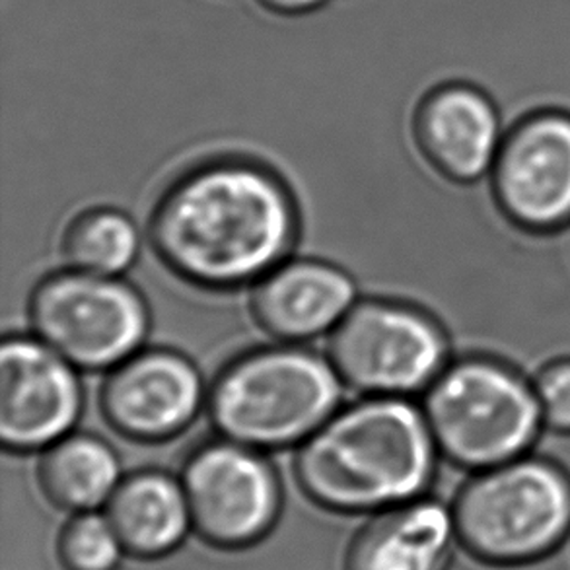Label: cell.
Instances as JSON below:
<instances>
[{
    "instance_id": "7c38bea8",
    "label": "cell",
    "mask_w": 570,
    "mask_h": 570,
    "mask_svg": "<svg viewBox=\"0 0 570 570\" xmlns=\"http://www.w3.org/2000/svg\"><path fill=\"white\" fill-rule=\"evenodd\" d=\"M499 109L468 85H446L424 96L413 117V139L448 178L475 181L493 171L504 142Z\"/></svg>"
},
{
    "instance_id": "d6986e66",
    "label": "cell",
    "mask_w": 570,
    "mask_h": 570,
    "mask_svg": "<svg viewBox=\"0 0 570 570\" xmlns=\"http://www.w3.org/2000/svg\"><path fill=\"white\" fill-rule=\"evenodd\" d=\"M549 431L570 432V358L551 364L533 382Z\"/></svg>"
},
{
    "instance_id": "ba28073f",
    "label": "cell",
    "mask_w": 570,
    "mask_h": 570,
    "mask_svg": "<svg viewBox=\"0 0 570 570\" xmlns=\"http://www.w3.org/2000/svg\"><path fill=\"white\" fill-rule=\"evenodd\" d=\"M193 532L207 546L242 551L269 535L283 507L277 475L254 448L236 442L200 446L181 475Z\"/></svg>"
},
{
    "instance_id": "30bf717a",
    "label": "cell",
    "mask_w": 570,
    "mask_h": 570,
    "mask_svg": "<svg viewBox=\"0 0 570 570\" xmlns=\"http://www.w3.org/2000/svg\"><path fill=\"white\" fill-rule=\"evenodd\" d=\"M493 181L518 223L535 230L570 223V116L546 111L507 132Z\"/></svg>"
},
{
    "instance_id": "6da1fadb",
    "label": "cell",
    "mask_w": 570,
    "mask_h": 570,
    "mask_svg": "<svg viewBox=\"0 0 570 570\" xmlns=\"http://www.w3.org/2000/svg\"><path fill=\"white\" fill-rule=\"evenodd\" d=\"M293 199L249 163L205 164L179 178L150 220L155 249L193 285L232 288L263 278L293 246Z\"/></svg>"
},
{
    "instance_id": "e0dca14e",
    "label": "cell",
    "mask_w": 570,
    "mask_h": 570,
    "mask_svg": "<svg viewBox=\"0 0 570 570\" xmlns=\"http://www.w3.org/2000/svg\"><path fill=\"white\" fill-rule=\"evenodd\" d=\"M139 254V232L127 216L94 208L78 216L62 238V255L72 269L116 277Z\"/></svg>"
},
{
    "instance_id": "4fadbf2b",
    "label": "cell",
    "mask_w": 570,
    "mask_h": 570,
    "mask_svg": "<svg viewBox=\"0 0 570 570\" xmlns=\"http://www.w3.org/2000/svg\"><path fill=\"white\" fill-rule=\"evenodd\" d=\"M355 302L343 271L320 262H293L271 271L252 296L255 322L281 341H309L335 330Z\"/></svg>"
},
{
    "instance_id": "2e32d148",
    "label": "cell",
    "mask_w": 570,
    "mask_h": 570,
    "mask_svg": "<svg viewBox=\"0 0 570 570\" xmlns=\"http://www.w3.org/2000/svg\"><path fill=\"white\" fill-rule=\"evenodd\" d=\"M116 452L94 436H69L47 448L38 479L55 509L75 514L94 512L116 493L121 483Z\"/></svg>"
},
{
    "instance_id": "5bb4252c",
    "label": "cell",
    "mask_w": 570,
    "mask_h": 570,
    "mask_svg": "<svg viewBox=\"0 0 570 570\" xmlns=\"http://www.w3.org/2000/svg\"><path fill=\"white\" fill-rule=\"evenodd\" d=\"M455 543L452 509L423 497L376 512L348 541L343 570H448Z\"/></svg>"
},
{
    "instance_id": "3957f363",
    "label": "cell",
    "mask_w": 570,
    "mask_h": 570,
    "mask_svg": "<svg viewBox=\"0 0 570 570\" xmlns=\"http://www.w3.org/2000/svg\"><path fill=\"white\" fill-rule=\"evenodd\" d=\"M458 546L479 563H540L570 535V478L530 454L470 473L450 504Z\"/></svg>"
},
{
    "instance_id": "5b68a950",
    "label": "cell",
    "mask_w": 570,
    "mask_h": 570,
    "mask_svg": "<svg viewBox=\"0 0 570 570\" xmlns=\"http://www.w3.org/2000/svg\"><path fill=\"white\" fill-rule=\"evenodd\" d=\"M332 363L294 347L263 348L224 368L208 413L224 439L242 446L285 448L309 439L341 397Z\"/></svg>"
},
{
    "instance_id": "ac0fdd59",
    "label": "cell",
    "mask_w": 570,
    "mask_h": 570,
    "mask_svg": "<svg viewBox=\"0 0 570 570\" xmlns=\"http://www.w3.org/2000/svg\"><path fill=\"white\" fill-rule=\"evenodd\" d=\"M124 543L108 517L96 512L75 514L57 540V557L62 570H119Z\"/></svg>"
},
{
    "instance_id": "9a60e30c",
    "label": "cell",
    "mask_w": 570,
    "mask_h": 570,
    "mask_svg": "<svg viewBox=\"0 0 570 570\" xmlns=\"http://www.w3.org/2000/svg\"><path fill=\"white\" fill-rule=\"evenodd\" d=\"M106 507L125 553L139 561L174 556L193 530L181 481L163 471H140L124 479Z\"/></svg>"
},
{
    "instance_id": "ffe728a7",
    "label": "cell",
    "mask_w": 570,
    "mask_h": 570,
    "mask_svg": "<svg viewBox=\"0 0 570 570\" xmlns=\"http://www.w3.org/2000/svg\"><path fill=\"white\" fill-rule=\"evenodd\" d=\"M262 2L278 12L294 14V12H308V10L322 7L325 0H262Z\"/></svg>"
},
{
    "instance_id": "277c9868",
    "label": "cell",
    "mask_w": 570,
    "mask_h": 570,
    "mask_svg": "<svg viewBox=\"0 0 570 570\" xmlns=\"http://www.w3.org/2000/svg\"><path fill=\"white\" fill-rule=\"evenodd\" d=\"M440 458L465 475L532 454L543 431L533 384L491 358H460L423 393Z\"/></svg>"
},
{
    "instance_id": "8fae6325",
    "label": "cell",
    "mask_w": 570,
    "mask_h": 570,
    "mask_svg": "<svg viewBox=\"0 0 570 570\" xmlns=\"http://www.w3.org/2000/svg\"><path fill=\"white\" fill-rule=\"evenodd\" d=\"M203 401L199 372L170 351L129 356L101 390V411L124 436L160 442L191 423Z\"/></svg>"
},
{
    "instance_id": "9c48e42d",
    "label": "cell",
    "mask_w": 570,
    "mask_h": 570,
    "mask_svg": "<svg viewBox=\"0 0 570 570\" xmlns=\"http://www.w3.org/2000/svg\"><path fill=\"white\" fill-rule=\"evenodd\" d=\"M82 392L72 364L28 337H10L0 355V440L12 452L53 446L77 423Z\"/></svg>"
},
{
    "instance_id": "52a82bcc",
    "label": "cell",
    "mask_w": 570,
    "mask_h": 570,
    "mask_svg": "<svg viewBox=\"0 0 570 570\" xmlns=\"http://www.w3.org/2000/svg\"><path fill=\"white\" fill-rule=\"evenodd\" d=\"M30 317L41 343L88 371L127 361L148 327L145 302L131 286L77 269L47 277L33 291Z\"/></svg>"
},
{
    "instance_id": "7a4b0ae2",
    "label": "cell",
    "mask_w": 570,
    "mask_h": 570,
    "mask_svg": "<svg viewBox=\"0 0 570 570\" xmlns=\"http://www.w3.org/2000/svg\"><path fill=\"white\" fill-rule=\"evenodd\" d=\"M439 460L423 409L405 397H372L330 416L304 440L294 475L320 509L376 514L423 499Z\"/></svg>"
},
{
    "instance_id": "8992f818",
    "label": "cell",
    "mask_w": 570,
    "mask_h": 570,
    "mask_svg": "<svg viewBox=\"0 0 570 570\" xmlns=\"http://www.w3.org/2000/svg\"><path fill=\"white\" fill-rule=\"evenodd\" d=\"M330 363L348 387L374 397L426 392L452 363L446 335L413 304L366 301L333 330Z\"/></svg>"
}]
</instances>
